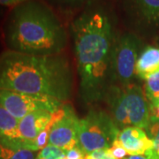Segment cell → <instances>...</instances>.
<instances>
[{
    "label": "cell",
    "mask_w": 159,
    "mask_h": 159,
    "mask_svg": "<svg viewBox=\"0 0 159 159\" xmlns=\"http://www.w3.org/2000/svg\"><path fill=\"white\" fill-rule=\"evenodd\" d=\"M119 133L109 112L100 109H91L83 118L79 119L77 134L80 148L87 154L109 149Z\"/></svg>",
    "instance_id": "5"
},
{
    "label": "cell",
    "mask_w": 159,
    "mask_h": 159,
    "mask_svg": "<svg viewBox=\"0 0 159 159\" xmlns=\"http://www.w3.org/2000/svg\"><path fill=\"white\" fill-rule=\"evenodd\" d=\"M3 38L7 50L34 56L62 54L67 33L59 18L41 0H28L7 14Z\"/></svg>",
    "instance_id": "3"
},
{
    "label": "cell",
    "mask_w": 159,
    "mask_h": 159,
    "mask_svg": "<svg viewBox=\"0 0 159 159\" xmlns=\"http://www.w3.org/2000/svg\"><path fill=\"white\" fill-rule=\"evenodd\" d=\"M125 159H148L145 156H129Z\"/></svg>",
    "instance_id": "24"
},
{
    "label": "cell",
    "mask_w": 159,
    "mask_h": 159,
    "mask_svg": "<svg viewBox=\"0 0 159 159\" xmlns=\"http://www.w3.org/2000/svg\"><path fill=\"white\" fill-rule=\"evenodd\" d=\"M19 121L0 105V144L11 148L24 149L18 133Z\"/></svg>",
    "instance_id": "12"
},
{
    "label": "cell",
    "mask_w": 159,
    "mask_h": 159,
    "mask_svg": "<svg viewBox=\"0 0 159 159\" xmlns=\"http://www.w3.org/2000/svg\"><path fill=\"white\" fill-rule=\"evenodd\" d=\"M79 94L85 105L102 102L111 87L112 51L117 38L113 15L104 5L89 3L70 25Z\"/></svg>",
    "instance_id": "1"
},
{
    "label": "cell",
    "mask_w": 159,
    "mask_h": 159,
    "mask_svg": "<svg viewBox=\"0 0 159 159\" xmlns=\"http://www.w3.org/2000/svg\"><path fill=\"white\" fill-rule=\"evenodd\" d=\"M28 0H0V6H6V7H15Z\"/></svg>",
    "instance_id": "22"
},
{
    "label": "cell",
    "mask_w": 159,
    "mask_h": 159,
    "mask_svg": "<svg viewBox=\"0 0 159 159\" xmlns=\"http://www.w3.org/2000/svg\"><path fill=\"white\" fill-rule=\"evenodd\" d=\"M125 15L138 26L159 28V0H120Z\"/></svg>",
    "instance_id": "9"
},
{
    "label": "cell",
    "mask_w": 159,
    "mask_h": 159,
    "mask_svg": "<svg viewBox=\"0 0 159 159\" xmlns=\"http://www.w3.org/2000/svg\"><path fill=\"white\" fill-rule=\"evenodd\" d=\"M74 72L63 54L34 56L7 51L0 53V89L55 98L73 96Z\"/></svg>",
    "instance_id": "2"
},
{
    "label": "cell",
    "mask_w": 159,
    "mask_h": 159,
    "mask_svg": "<svg viewBox=\"0 0 159 159\" xmlns=\"http://www.w3.org/2000/svg\"><path fill=\"white\" fill-rule=\"evenodd\" d=\"M103 102L119 130L136 126L146 129L149 124V104L141 86H111Z\"/></svg>",
    "instance_id": "4"
},
{
    "label": "cell",
    "mask_w": 159,
    "mask_h": 159,
    "mask_svg": "<svg viewBox=\"0 0 159 159\" xmlns=\"http://www.w3.org/2000/svg\"><path fill=\"white\" fill-rule=\"evenodd\" d=\"M159 73V47L145 46L136 63V76L141 80Z\"/></svg>",
    "instance_id": "13"
},
{
    "label": "cell",
    "mask_w": 159,
    "mask_h": 159,
    "mask_svg": "<svg viewBox=\"0 0 159 159\" xmlns=\"http://www.w3.org/2000/svg\"><path fill=\"white\" fill-rule=\"evenodd\" d=\"M109 153L115 159H125L129 155L125 151L124 148L119 146L116 143H113V145L109 148Z\"/></svg>",
    "instance_id": "19"
},
{
    "label": "cell",
    "mask_w": 159,
    "mask_h": 159,
    "mask_svg": "<svg viewBox=\"0 0 159 159\" xmlns=\"http://www.w3.org/2000/svg\"><path fill=\"white\" fill-rule=\"evenodd\" d=\"M55 113L48 111H35L25 116L20 119L18 125V133L24 146V149L36 151L35 139L51 124L55 118Z\"/></svg>",
    "instance_id": "10"
},
{
    "label": "cell",
    "mask_w": 159,
    "mask_h": 159,
    "mask_svg": "<svg viewBox=\"0 0 159 159\" xmlns=\"http://www.w3.org/2000/svg\"><path fill=\"white\" fill-rule=\"evenodd\" d=\"M144 94L148 104H156L159 102V73L154 74L145 80Z\"/></svg>",
    "instance_id": "15"
},
{
    "label": "cell",
    "mask_w": 159,
    "mask_h": 159,
    "mask_svg": "<svg viewBox=\"0 0 159 159\" xmlns=\"http://www.w3.org/2000/svg\"><path fill=\"white\" fill-rule=\"evenodd\" d=\"M37 152L28 149H17L0 144V159H35Z\"/></svg>",
    "instance_id": "16"
},
{
    "label": "cell",
    "mask_w": 159,
    "mask_h": 159,
    "mask_svg": "<svg viewBox=\"0 0 159 159\" xmlns=\"http://www.w3.org/2000/svg\"><path fill=\"white\" fill-rule=\"evenodd\" d=\"M65 103L46 96L0 89V105L19 120L35 111L55 113Z\"/></svg>",
    "instance_id": "7"
},
{
    "label": "cell",
    "mask_w": 159,
    "mask_h": 159,
    "mask_svg": "<svg viewBox=\"0 0 159 159\" xmlns=\"http://www.w3.org/2000/svg\"><path fill=\"white\" fill-rule=\"evenodd\" d=\"M114 143L125 148L129 156H145L154 147L153 141L146 131L136 126H128L119 130Z\"/></svg>",
    "instance_id": "11"
},
{
    "label": "cell",
    "mask_w": 159,
    "mask_h": 159,
    "mask_svg": "<svg viewBox=\"0 0 159 159\" xmlns=\"http://www.w3.org/2000/svg\"><path fill=\"white\" fill-rule=\"evenodd\" d=\"M66 159H85L86 154L80 148V146H77L66 151Z\"/></svg>",
    "instance_id": "20"
},
{
    "label": "cell",
    "mask_w": 159,
    "mask_h": 159,
    "mask_svg": "<svg viewBox=\"0 0 159 159\" xmlns=\"http://www.w3.org/2000/svg\"><path fill=\"white\" fill-rule=\"evenodd\" d=\"M35 159H66V152L62 149L48 144L37 152Z\"/></svg>",
    "instance_id": "17"
},
{
    "label": "cell",
    "mask_w": 159,
    "mask_h": 159,
    "mask_svg": "<svg viewBox=\"0 0 159 159\" xmlns=\"http://www.w3.org/2000/svg\"><path fill=\"white\" fill-rule=\"evenodd\" d=\"M105 159H115V158H113V157H111V156L110 155L108 157H106V158H105Z\"/></svg>",
    "instance_id": "25"
},
{
    "label": "cell",
    "mask_w": 159,
    "mask_h": 159,
    "mask_svg": "<svg viewBox=\"0 0 159 159\" xmlns=\"http://www.w3.org/2000/svg\"><path fill=\"white\" fill-rule=\"evenodd\" d=\"M79 118L71 104L65 103L55 114L49 134L48 144L66 152L79 146L78 127Z\"/></svg>",
    "instance_id": "8"
},
{
    "label": "cell",
    "mask_w": 159,
    "mask_h": 159,
    "mask_svg": "<svg viewBox=\"0 0 159 159\" xmlns=\"http://www.w3.org/2000/svg\"><path fill=\"white\" fill-rule=\"evenodd\" d=\"M143 48L142 39L133 32L117 35L111 58V86L135 83L136 63Z\"/></svg>",
    "instance_id": "6"
},
{
    "label": "cell",
    "mask_w": 159,
    "mask_h": 159,
    "mask_svg": "<svg viewBox=\"0 0 159 159\" xmlns=\"http://www.w3.org/2000/svg\"><path fill=\"white\" fill-rule=\"evenodd\" d=\"M88 0H49L53 6L63 10H73L85 4Z\"/></svg>",
    "instance_id": "18"
},
{
    "label": "cell",
    "mask_w": 159,
    "mask_h": 159,
    "mask_svg": "<svg viewBox=\"0 0 159 159\" xmlns=\"http://www.w3.org/2000/svg\"><path fill=\"white\" fill-rule=\"evenodd\" d=\"M149 113H150V119L159 120V102L156 104H149Z\"/></svg>",
    "instance_id": "23"
},
{
    "label": "cell",
    "mask_w": 159,
    "mask_h": 159,
    "mask_svg": "<svg viewBox=\"0 0 159 159\" xmlns=\"http://www.w3.org/2000/svg\"><path fill=\"white\" fill-rule=\"evenodd\" d=\"M148 137L153 141L154 147L145 155L148 159H159V120L150 119L149 124L145 129Z\"/></svg>",
    "instance_id": "14"
},
{
    "label": "cell",
    "mask_w": 159,
    "mask_h": 159,
    "mask_svg": "<svg viewBox=\"0 0 159 159\" xmlns=\"http://www.w3.org/2000/svg\"><path fill=\"white\" fill-rule=\"evenodd\" d=\"M110 156L108 149H100L87 154L85 159H105Z\"/></svg>",
    "instance_id": "21"
}]
</instances>
